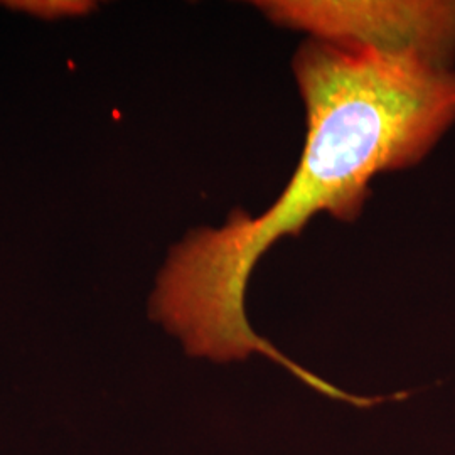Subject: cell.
<instances>
[{
	"mask_svg": "<svg viewBox=\"0 0 455 455\" xmlns=\"http://www.w3.org/2000/svg\"><path fill=\"white\" fill-rule=\"evenodd\" d=\"M293 73L307 137L289 186L257 218L235 212L223 227L186 238L159 278L154 310L193 355L233 361L261 353L307 383L312 374L248 324L251 270L317 212L355 221L376 174L420 163L455 124V69L310 41Z\"/></svg>",
	"mask_w": 455,
	"mask_h": 455,
	"instance_id": "6da1fadb",
	"label": "cell"
},
{
	"mask_svg": "<svg viewBox=\"0 0 455 455\" xmlns=\"http://www.w3.org/2000/svg\"><path fill=\"white\" fill-rule=\"evenodd\" d=\"M257 7L272 22L312 34L314 41L413 58L443 69L454 66L455 2L451 0H268Z\"/></svg>",
	"mask_w": 455,
	"mask_h": 455,
	"instance_id": "7a4b0ae2",
	"label": "cell"
}]
</instances>
